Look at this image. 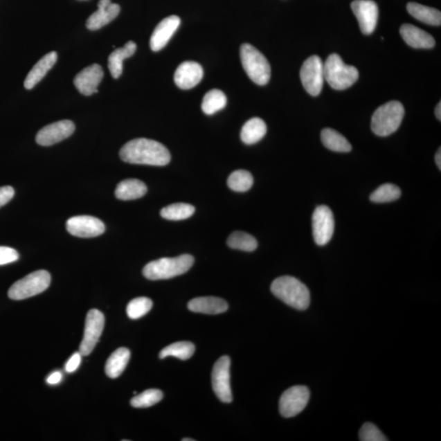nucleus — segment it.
<instances>
[{"label": "nucleus", "mask_w": 441, "mask_h": 441, "mask_svg": "<svg viewBox=\"0 0 441 441\" xmlns=\"http://www.w3.org/2000/svg\"><path fill=\"white\" fill-rule=\"evenodd\" d=\"M189 254L176 258H163L148 263L143 271L145 278L151 280H168L185 274L194 264Z\"/></svg>", "instance_id": "3"}, {"label": "nucleus", "mask_w": 441, "mask_h": 441, "mask_svg": "<svg viewBox=\"0 0 441 441\" xmlns=\"http://www.w3.org/2000/svg\"><path fill=\"white\" fill-rule=\"evenodd\" d=\"M15 189L12 186H2L0 188V208L6 206L15 197Z\"/></svg>", "instance_id": "39"}, {"label": "nucleus", "mask_w": 441, "mask_h": 441, "mask_svg": "<svg viewBox=\"0 0 441 441\" xmlns=\"http://www.w3.org/2000/svg\"><path fill=\"white\" fill-rule=\"evenodd\" d=\"M136 45L133 41H129L124 47L117 48L108 58V67L113 78L118 79L122 75L123 62L126 58L134 55Z\"/></svg>", "instance_id": "24"}, {"label": "nucleus", "mask_w": 441, "mask_h": 441, "mask_svg": "<svg viewBox=\"0 0 441 441\" xmlns=\"http://www.w3.org/2000/svg\"><path fill=\"white\" fill-rule=\"evenodd\" d=\"M352 9L363 35L374 33L379 20V7L372 0H354Z\"/></svg>", "instance_id": "14"}, {"label": "nucleus", "mask_w": 441, "mask_h": 441, "mask_svg": "<svg viewBox=\"0 0 441 441\" xmlns=\"http://www.w3.org/2000/svg\"><path fill=\"white\" fill-rule=\"evenodd\" d=\"M404 116V108L398 101H390L377 109L372 116L371 129L377 136H386L395 133Z\"/></svg>", "instance_id": "4"}, {"label": "nucleus", "mask_w": 441, "mask_h": 441, "mask_svg": "<svg viewBox=\"0 0 441 441\" xmlns=\"http://www.w3.org/2000/svg\"><path fill=\"white\" fill-rule=\"evenodd\" d=\"M310 390L304 386H294L286 390L280 399V413L285 417L299 415L307 406Z\"/></svg>", "instance_id": "9"}, {"label": "nucleus", "mask_w": 441, "mask_h": 441, "mask_svg": "<svg viewBox=\"0 0 441 441\" xmlns=\"http://www.w3.org/2000/svg\"><path fill=\"white\" fill-rule=\"evenodd\" d=\"M325 80L332 89L345 90L356 83L359 71L356 67L348 66L338 54H331L324 63Z\"/></svg>", "instance_id": "5"}, {"label": "nucleus", "mask_w": 441, "mask_h": 441, "mask_svg": "<svg viewBox=\"0 0 441 441\" xmlns=\"http://www.w3.org/2000/svg\"><path fill=\"white\" fill-rule=\"evenodd\" d=\"M104 73L101 66L91 65L80 71L75 76L74 84L81 94L90 96L98 93V87L103 78Z\"/></svg>", "instance_id": "17"}, {"label": "nucleus", "mask_w": 441, "mask_h": 441, "mask_svg": "<svg viewBox=\"0 0 441 441\" xmlns=\"http://www.w3.org/2000/svg\"><path fill=\"white\" fill-rule=\"evenodd\" d=\"M227 184L234 192H245L252 188L253 177L246 170H236L230 175Z\"/></svg>", "instance_id": "34"}, {"label": "nucleus", "mask_w": 441, "mask_h": 441, "mask_svg": "<svg viewBox=\"0 0 441 441\" xmlns=\"http://www.w3.org/2000/svg\"><path fill=\"white\" fill-rule=\"evenodd\" d=\"M163 393L157 389H149L136 395L131 399V406L134 408H148L161 401Z\"/></svg>", "instance_id": "36"}, {"label": "nucleus", "mask_w": 441, "mask_h": 441, "mask_svg": "<svg viewBox=\"0 0 441 441\" xmlns=\"http://www.w3.org/2000/svg\"><path fill=\"white\" fill-rule=\"evenodd\" d=\"M153 303L148 298H138L132 300L127 306V314L131 320H138L147 315L152 308Z\"/></svg>", "instance_id": "35"}, {"label": "nucleus", "mask_w": 441, "mask_h": 441, "mask_svg": "<svg viewBox=\"0 0 441 441\" xmlns=\"http://www.w3.org/2000/svg\"><path fill=\"white\" fill-rule=\"evenodd\" d=\"M51 283V276L47 271L40 270L30 273L11 286L8 298L12 300H24L43 293Z\"/></svg>", "instance_id": "7"}, {"label": "nucleus", "mask_w": 441, "mask_h": 441, "mask_svg": "<svg viewBox=\"0 0 441 441\" xmlns=\"http://www.w3.org/2000/svg\"><path fill=\"white\" fill-rule=\"evenodd\" d=\"M334 213L328 206L317 207L313 213V238L317 245L324 246L333 237L334 233Z\"/></svg>", "instance_id": "11"}, {"label": "nucleus", "mask_w": 441, "mask_h": 441, "mask_svg": "<svg viewBox=\"0 0 441 441\" xmlns=\"http://www.w3.org/2000/svg\"><path fill=\"white\" fill-rule=\"evenodd\" d=\"M240 59L245 72L254 83L266 85L271 78V66L267 59L249 44L240 47Z\"/></svg>", "instance_id": "6"}, {"label": "nucleus", "mask_w": 441, "mask_h": 441, "mask_svg": "<svg viewBox=\"0 0 441 441\" xmlns=\"http://www.w3.org/2000/svg\"><path fill=\"white\" fill-rule=\"evenodd\" d=\"M401 195L402 190L397 186L386 183L371 194L370 201L377 204L393 202L397 201Z\"/></svg>", "instance_id": "33"}, {"label": "nucleus", "mask_w": 441, "mask_h": 441, "mask_svg": "<svg viewBox=\"0 0 441 441\" xmlns=\"http://www.w3.org/2000/svg\"><path fill=\"white\" fill-rule=\"evenodd\" d=\"M359 438L361 441H388V439L381 433V431L377 427L371 424L366 422L363 424L359 433Z\"/></svg>", "instance_id": "37"}, {"label": "nucleus", "mask_w": 441, "mask_h": 441, "mask_svg": "<svg viewBox=\"0 0 441 441\" xmlns=\"http://www.w3.org/2000/svg\"><path fill=\"white\" fill-rule=\"evenodd\" d=\"M81 356L80 352H76L70 358V360L67 361L65 369L67 372H75L78 369L81 363Z\"/></svg>", "instance_id": "40"}, {"label": "nucleus", "mask_w": 441, "mask_h": 441, "mask_svg": "<svg viewBox=\"0 0 441 441\" xmlns=\"http://www.w3.org/2000/svg\"><path fill=\"white\" fill-rule=\"evenodd\" d=\"M181 24L179 17L172 15L165 18L156 27L150 40L152 51L158 52L165 48Z\"/></svg>", "instance_id": "16"}, {"label": "nucleus", "mask_w": 441, "mask_h": 441, "mask_svg": "<svg viewBox=\"0 0 441 441\" xmlns=\"http://www.w3.org/2000/svg\"><path fill=\"white\" fill-rule=\"evenodd\" d=\"M147 186L138 179H127L120 181L116 190V197L120 201H133L144 197Z\"/></svg>", "instance_id": "23"}, {"label": "nucleus", "mask_w": 441, "mask_h": 441, "mask_svg": "<svg viewBox=\"0 0 441 441\" xmlns=\"http://www.w3.org/2000/svg\"><path fill=\"white\" fill-rule=\"evenodd\" d=\"M130 352L128 348H120L111 354L109 357L105 370L106 374L111 379H117L125 371L127 365L129 361Z\"/></svg>", "instance_id": "26"}, {"label": "nucleus", "mask_w": 441, "mask_h": 441, "mask_svg": "<svg viewBox=\"0 0 441 441\" xmlns=\"http://www.w3.org/2000/svg\"><path fill=\"white\" fill-rule=\"evenodd\" d=\"M104 325L105 316L101 312L93 309L88 312L85 321L84 338L80 345V353L82 356H89L92 353L101 338Z\"/></svg>", "instance_id": "10"}, {"label": "nucleus", "mask_w": 441, "mask_h": 441, "mask_svg": "<svg viewBox=\"0 0 441 441\" xmlns=\"http://www.w3.org/2000/svg\"><path fill=\"white\" fill-rule=\"evenodd\" d=\"M267 131V125L264 121L260 118H253L245 123L241 130L240 138L245 144H255L264 138Z\"/></svg>", "instance_id": "25"}, {"label": "nucleus", "mask_w": 441, "mask_h": 441, "mask_svg": "<svg viewBox=\"0 0 441 441\" xmlns=\"http://www.w3.org/2000/svg\"><path fill=\"white\" fill-rule=\"evenodd\" d=\"M190 311L207 315H217L228 310V304L225 300L216 297L197 298L188 303Z\"/></svg>", "instance_id": "21"}, {"label": "nucleus", "mask_w": 441, "mask_h": 441, "mask_svg": "<svg viewBox=\"0 0 441 441\" xmlns=\"http://www.w3.org/2000/svg\"><path fill=\"white\" fill-rule=\"evenodd\" d=\"M300 79L307 92L312 96L321 93L325 81L324 63L320 57L313 55L304 62L300 71Z\"/></svg>", "instance_id": "8"}, {"label": "nucleus", "mask_w": 441, "mask_h": 441, "mask_svg": "<svg viewBox=\"0 0 441 441\" xmlns=\"http://www.w3.org/2000/svg\"><path fill=\"white\" fill-rule=\"evenodd\" d=\"M19 259V253L10 247L0 246V266L9 264Z\"/></svg>", "instance_id": "38"}, {"label": "nucleus", "mask_w": 441, "mask_h": 441, "mask_svg": "<svg viewBox=\"0 0 441 441\" xmlns=\"http://www.w3.org/2000/svg\"><path fill=\"white\" fill-rule=\"evenodd\" d=\"M436 165L439 168V170H441V150L439 148L438 152L435 154V157Z\"/></svg>", "instance_id": "42"}, {"label": "nucleus", "mask_w": 441, "mask_h": 441, "mask_svg": "<svg viewBox=\"0 0 441 441\" xmlns=\"http://www.w3.org/2000/svg\"><path fill=\"white\" fill-rule=\"evenodd\" d=\"M407 10L413 17L422 24L431 26H440L441 13L434 8L422 6L420 3L411 2L407 6Z\"/></svg>", "instance_id": "27"}, {"label": "nucleus", "mask_w": 441, "mask_h": 441, "mask_svg": "<svg viewBox=\"0 0 441 441\" xmlns=\"http://www.w3.org/2000/svg\"><path fill=\"white\" fill-rule=\"evenodd\" d=\"M57 60V54L56 52L49 53L41 58L27 75L24 83L25 88L33 89L46 75L49 70L55 65Z\"/></svg>", "instance_id": "22"}, {"label": "nucleus", "mask_w": 441, "mask_h": 441, "mask_svg": "<svg viewBox=\"0 0 441 441\" xmlns=\"http://www.w3.org/2000/svg\"><path fill=\"white\" fill-rule=\"evenodd\" d=\"M271 290L276 298L297 310L304 311L310 306V291L294 277H279L272 282Z\"/></svg>", "instance_id": "2"}, {"label": "nucleus", "mask_w": 441, "mask_h": 441, "mask_svg": "<svg viewBox=\"0 0 441 441\" xmlns=\"http://www.w3.org/2000/svg\"><path fill=\"white\" fill-rule=\"evenodd\" d=\"M120 12V7L112 3L111 0H100L98 10L89 17L86 26L91 30H96L116 19Z\"/></svg>", "instance_id": "19"}, {"label": "nucleus", "mask_w": 441, "mask_h": 441, "mask_svg": "<svg viewBox=\"0 0 441 441\" xmlns=\"http://www.w3.org/2000/svg\"><path fill=\"white\" fill-rule=\"evenodd\" d=\"M194 439H189V438H186V439H183V441H194Z\"/></svg>", "instance_id": "44"}, {"label": "nucleus", "mask_w": 441, "mask_h": 441, "mask_svg": "<svg viewBox=\"0 0 441 441\" xmlns=\"http://www.w3.org/2000/svg\"><path fill=\"white\" fill-rule=\"evenodd\" d=\"M195 347L192 343L179 342L172 343L163 348L160 352V358L174 357L180 360L186 361L192 357L195 353Z\"/></svg>", "instance_id": "31"}, {"label": "nucleus", "mask_w": 441, "mask_h": 441, "mask_svg": "<svg viewBox=\"0 0 441 441\" xmlns=\"http://www.w3.org/2000/svg\"><path fill=\"white\" fill-rule=\"evenodd\" d=\"M227 244L231 249L253 252L258 248V241L251 235L243 231H235L227 240Z\"/></svg>", "instance_id": "32"}, {"label": "nucleus", "mask_w": 441, "mask_h": 441, "mask_svg": "<svg viewBox=\"0 0 441 441\" xmlns=\"http://www.w3.org/2000/svg\"><path fill=\"white\" fill-rule=\"evenodd\" d=\"M435 114L436 118L440 121L441 120V103L439 102L438 106L435 107Z\"/></svg>", "instance_id": "43"}, {"label": "nucleus", "mask_w": 441, "mask_h": 441, "mask_svg": "<svg viewBox=\"0 0 441 441\" xmlns=\"http://www.w3.org/2000/svg\"><path fill=\"white\" fill-rule=\"evenodd\" d=\"M203 68L195 62H184L177 67L174 74V82L181 89H190L197 86L203 79Z\"/></svg>", "instance_id": "18"}, {"label": "nucleus", "mask_w": 441, "mask_h": 441, "mask_svg": "<svg viewBox=\"0 0 441 441\" xmlns=\"http://www.w3.org/2000/svg\"><path fill=\"white\" fill-rule=\"evenodd\" d=\"M227 103V98L222 91L213 89L209 91L204 97L201 105L202 111L206 115L211 116L222 110Z\"/></svg>", "instance_id": "29"}, {"label": "nucleus", "mask_w": 441, "mask_h": 441, "mask_svg": "<svg viewBox=\"0 0 441 441\" xmlns=\"http://www.w3.org/2000/svg\"><path fill=\"white\" fill-rule=\"evenodd\" d=\"M66 229L71 235L80 238L97 237L105 233L106 226L98 218L92 216H75L66 222Z\"/></svg>", "instance_id": "13"}, {"label": "nucleus", "mask_w": 441, "mask_h": 441, "mask_svg": "<svg viewBox=\"0 0 441 441\" xmlns=\"http://www.w3.org/2000/svg\"><path fill=\"white\" fill-rule=\"evenodd\" d=\"M321 141L327 149L335 152H350L352 145L344 136L332 129H325L321 132Z\"/></svg>", "instance_id": "28"}, {"label": "nucleus", "mask_w": 441, "mask_h": 441, "mask_svg": "<svg viewBox=\"0 0 441 441\" xmlns=\"http://www.w3.org/2000/svg\"><path fill=\"white\" fill-rule=\"evenodd\" d=\"M75 126L71 120H61L45 126L36 135V143L48 147L65 140L74 133Z\"/></svg>", "instance_id": "15"}, {"label": "nucleus", "mask_w": 441, "mask_h": 441, "mask_svg": "<svg viewBox=\"0 0 441 441\" xmlns=\"http://www.w3.org/2000/svg\"><path fill=\"white\" fill-rule=\"evenodd\" d=\"M230 358L224 356L218 359L212 372L213 392L217 398L224 403H231L233 399L230 384Z\"/></svg>", "instance_id": "12"}, {"label": "nucleus", "mask_w": 441, "mask_h": 441, "mask_svg": "<svg viewBox=\"0 0 441 441\" xmlns=\"http://www.w3.org/2000/svg\"><path fill=\"white\" fill-rule=\"evenodd\" d=\"M404 42L415 48H433L435 41L433 35L411 24H404L399 30Z\"/></svg>", "instance_id": "20"}, {"label": "nucleus", "mask_w": 441, "mask_h": 441, "mask_svg": "<svg viewBox=\"0 0 441 441\" xmlns=\"http://www.w3.org/2000/svg\"><path fill=\"white\" fill-rule=\"evenodd\" d=\"M195 212V208L192 204L177 203L162 208L161 215L167 220L181 221L188 219Z\"/></svg>", "instance_id": "30"}, {"label": "nucleus", "mask_w": 441, "mask_h": 441, "mask_svg": "<svg viewBox=\"0 0 441 441\" xmlns=\"http://www.w3.org/2000/svg\"><path fill=\"white\" fill-rule=\"evenodd\" d=\"M123 161L134 165L165 166L171 161V154L165 145L156 141L138 138L130 141L120 152Z\"/></svg>", "instance_id": "1"}, {"label": "nucleus", "mask_w": 441, "mask_h": 441, "mask_svg": "<svg viewBox=\"0 0 441 441\" xmlns=\"http://www.w3.org/2000/svg\"><path fill=\"white\" fill-rule=\"evenodd\" d=\"M62 379V375L61 372H54L51 375H50L47 379V383L50 385H57Z\"/></svg>", "instance_id": "41"}]
</instances>
